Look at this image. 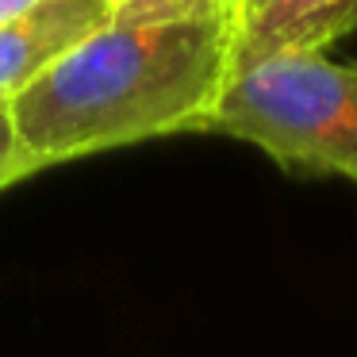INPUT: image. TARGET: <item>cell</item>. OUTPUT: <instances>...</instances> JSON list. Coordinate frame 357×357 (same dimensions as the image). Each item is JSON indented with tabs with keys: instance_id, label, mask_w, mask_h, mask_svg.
<instances>
[{
	"instance_id": "obj_4",
	"label": "cell",
	"mask_w": 357,
	"mask_h": 357,
	"mask_svg": "<svg viewBox=\"0 0 357 357\" xmlns=\"http://www.w3.org/2000/svg\"><path fill=\"white\" fill-rule=\"evenodd\" d=\"M349 31H357V0H242L234 70L284 50H331Z\"/></svg>"
},
{
	"instance_id": "obj_1",
	"label": "cell",
	"mask_w": 357,
	"mask_h": 357,
	"mask_svg": "<svg viewBox=\"0 0 357 357\" xmlns=\"http://www.w3.org/2000/svg\"><path fill=\"white\" fill-rule=\"evenodd\" d=\"M234 12L116 16L8 100L27 177L181 131H211L234 70Z\"/></svg>"
},
{
	"instance_id": "obj_8",
	"label": "cell",
	"mask_w": 357,
	"mask_h": 357,
	"mask_svg": "<svg viewBox=\"0 0 357 357\" xmlns=\"http://www.w3.org/2000/svg\"><path fill=\"white\" fill-rule=\"evenodd\" d=\"M238 4H242V0H238Z\"/></svg>"
},
{
	"instance_id": "obj_7",
	"label": "cell",
	"mask_w": 357,
	"mask_h": 357,
	"mask_svg": "<svg viewBox=\"0 0 357 357\" xmlns=\"http://www.w3.org/2000/svg\"><path fill=\"white\" fill-rule=\"evenodd\" d=\"M31 4H39V0H0V24L12 16H20V12H27Z\"/></svg>"
},
{
	"instance_id": "obj_3",
	"label": "cell",
	"mask_w": 357,
	"mask_h": 357,
	"mask_svg": "<svg viewBox=\"0 0 357 357\" xmlns=\"http://www.w3.org/2000/svg\"><path fill=\"white\" fill-rule=\"evenodd\" d=\"M116 16V0H39L0 24V100L24 93L50 62Z\"/></svg>"
},
{
	"instance_id": "obj_6",
	"label": "cell",
	"mask_w": 357,
	"mask_h": 357,
	"mask_svg": "<svg viewBox=\"0 0 357 357\" xmlns=\"http://www.w3.org/2000/svg\"><path fill=\"white\" fill-rule=\"evenodd\" d=\"M123 8L142 12H208V8H238V0H116Z\"/></svg>"
},
{
	"instance_id": "obj_5",
	"label": "cell",
	"mask_w": 357,
	"mask_h": 357,
	"mask_svg": "<svg viewBox=\"0 0 357 357\" xmlns=\"http://www.w3.org/2000/svg\"><path fill=\"white\" fill-rule=\"evenodd\" d=\"M27 181V169L20 162V142H16V123H12L8 100H0V192L12 185Z\"/></svg>"
},
{
	"instance_id": "obj_2",
	"label": "cell",
	"mask_w": 357,
	"mask_h": 357,
	"mask_svg": "<svg viewBox=\"0 0 357 357\" xmlns=\"http://www.w3.org/2000/svg\"><path fill=\"white\" fill-rule=\"evenodd\" d=\"M211 131L250 142L284 169L338 173L357 185V62L284 50L238 66Z\"/></svg>"
}]
</instances>
